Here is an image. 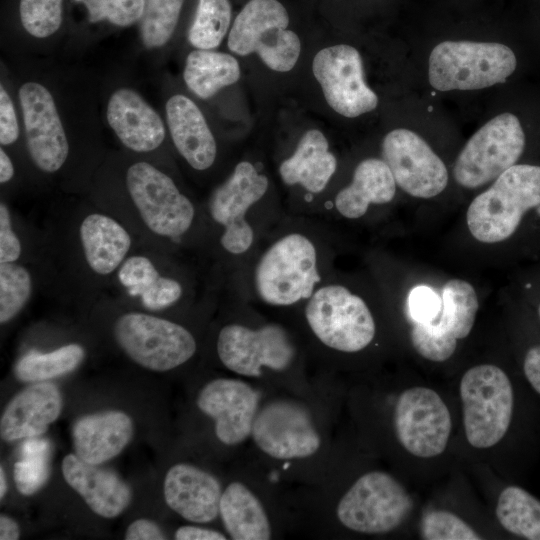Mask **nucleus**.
<instances>
[{
    "label": "nucleus",
    "mask_w": 540,
    "mask_h": 540,
    "mask_svg": "<svg viewBox=\"0 0 540 540\" xmlns=\"http://www.w3.org/2000/svg\"><path fill=\"white\" fill-rule=\"evenodd\" d=\"M317 242L302 231H289L259 255L252 272L255 295L272 307L306 302L324 282Z\"/></svg>",
    "instance_id": "nucleus-1"
},
{
    "label": "nucleus",
    "mask_w": 540,
    "mask_h": 540,
    "mask_svg": "<svg viewBox=\"0 0 540 540\" xmlns=\"http://www.w3.org/2000/svg\"><path fill=\"white\" fill-rule=\"evenodd\" d=\"M540 205V166L513 165L479 194L467 210L470 233L483 243L509 238L525 212Z\"/></svg>",
    "instance_id": "nucleus-2"
},
{
    "label": "nucleus",
    "mask_w": 540,
    "mask_h": 540,
    "mask_svg": "<svg viewBox=\"0 0 540 540\" xmlns=\"http://www.w3.org/2000/svg\"><path fill=\"white\" fill-rule=\"evenodd\" d=\"M516 65L514 52L504 44L444 41L430 53L429 83L439 91L483 89L504 83Z\"/></svg>",
    "instance_id": "nucleus-3"
},
{
    "label": "nucleus",
    "mask_w": 540,
    "mask_h": 540,
    "mask_svg": "<svg viewBox=\"0 0 540 540\" xmlns=\"http://www.w3.org/2000/svg\"><path fill=\"white\" fill-rule=\"evenodd\" d=\"M304 316L314 336L339 352L361 351L375 336V321L366 302L342 284L324 281L305 302Z\"/></svg>",
    "instance_id": "nucleus-4"
},
{
    "label": "nucleus",
    "mask_w": 540,
    "mask_h": 540,
    "mask_svg": "<svg viewBox=\"0 0 540 540\" xmlns=\"http://www.w3.org/2000/svg\"><path fill=\"white\" fill-rule=\"evenodd\" d=\"M289 16L277 0H250L229 31L228 48L239 56L257 53L277 72L294 68L301 52L298 35L288 30Z\"/></svg>",
    "instance_id": "nucleus-5"
},
{
    "label": "nucleus",
    "mask_w": 540,
    "mask_h": 540,
    "mask_svg": "<svg viewBox=\"0 0 540 540\" xmlns=\"http://www.w3.org/2000/svg\"><path fill=\"white\" fill-rule=\"evenodd\" d=\"M460 396L469 444L481 449L497 444L513 412V389L506 373L491 364L474 366L461 378Z\"/></svg>",
    "instance_id": "nucleus-6"
},
{
    "label": "nucleus",
    "mask_w": 540,
    "mask_h": 540,
    "mask_svg": "<svg viewBox=\"0 0 540 540\" xmlns=\"http://www.w3.org/2000/svg\"><path fill=\"white\" fill-rule=\"evenodd\" d=\"M114 337L135 363L158 372L184 364L197 348L195 338L182 325L137 312L117 319Z\"/></svg>",
    "instance_id": "nucleus-7"
},
{
    "label": "nucleus",
    "mask_w": 540,
    "mask_h": 540,
    "mask_svg": "<svg viewBox=\"0 0 540 540\" xmlns=\"http://www.w3.org/2000/svg\"><path fill=\"white\" fill-rule=\"evenodd\" d=\"M524 147L519 119L511 113L499 114L467 141L455 161L454 178L465 188L483 186L515 165Z\"/></svg>",
    "instance_id": "nucleus-8"
},
{
    "label": "nucleus",
    "mask_w": 540,
    "mask_h": 540,
    "mask_svg": "<svg viewBox=\"0 0 540 540\" xmlns=\"http://www.w3.org/2000/svg\"><path fill=\"white\" fill-rule=\"evenodd\" d=\"M412 508L406 489L391 475H362L340 499L336 514L346 528L363 534H383L397 528Z\"/></svg>",
    "instance_id": "nucleus-9"
},
{
    "label": "nucleus",
    "mask_w": 540,
    "mask_h": 540,
    "mask_svg": "<svg viewBox=\"0 0 540 540\" xmlns=\"http://www.w3.org/2000/svg\"><path fill=\"white\" fill-rule=\"evenodd\" d=\"M269 188L266 175L259 173L249 161L239 162L229 178L218 186L209 200L213 221L222 226V248L229 254H247L256 240L249 215Z\"/></svg>",
    "instance_id": "nucleus-10"
},
{
    "label": "nucleus",
    "mask_w": 540,
    "mask_h": 540,
    "mask_svg": "<svg viewBox=\"0 0 540 540\" xmlns=\"http://www.w3.org/2000/svg\"><path fill=\"white\" fill-rule=\"evenodd\" d=\"M217 354L228 370L242 376L259 377L263 368L278 372L287 369L295 359L296 347L279 324L252 328L231 323L218 334Z\"/></svg>",
    "instance_id": "nucleus-11"
},
{
    "label": "nucleus",
    "mask_w": 540,
    "mask_h": 540,
    "mask_svg": "<svg viewBox=\"0 0 540 540\" xmlns=\"http://www.w3.org/2000/svg\"><path fill=\"white\" fill-rule=\"evenodd\" d=\"M128 192L145 225L154 233L176 238L186 233L195 208L174 181L153 165L137 162L126 174Z\"/></svg>",
    "instance_id": "nucleus-12"
},
{
    "label": "nucleus",
    "mask_w": 540,
    "mask_h": 540,
    "mask_svg": "<svg viewBox=\"0 0 540 540\" xmlns=\"http://www.w3.org/2000/svg\"><path fill=\"white\" fill-rule=\"evenodd\" d=\"M394 427L400 444L410 454L431 458L445 450L452 422L439 394L430 388L417 386L405 390L398 397Z\"/></svg>",
    "instance_id": "nucleus-13"
},
{
    "label": "nucleus",
    "mask_w": 540,
    "mask_h": 540,
    "mask_svg": "<svg viewBox=\"0 0 540 540\" xmlns=\"http://www.w3.org/2000/svg\"><path fill=\"white\" fill-rule=\"evenodd\" d=\"M441 311L429 322H415L411 342L425 359L443 362L456 350L457 340L471 332L479 308L473 286L460 279L449 280L442 289Z\"/></svg>",
    "instance_id": "nucleus-14"
},
{
    "label": "nucleus",
    "mask_w": 540,
    "mask_h": 540,
    "mask_svg": "<svg viewBox=\"0 0 540 540\" xmlns=\"http://www.w3.org/2000/svg\"><path fill=\"white\" fill-rule=\"evenodd\" d=\"M312 71L326 102L338 114L354 118L377 107L378 97L364 80L362 59L354 47L337 44L320 50Z\"/></svg>",
    "instance_id": "nucleus-15"
},
{
    "label": "nucleus",
    "mask_w": 540,
    "mask_h": 540,
    "mask_svg": "<svg viewBox=\"0 0 540 540\" xmlns=\"http://www.w3.org/2000/svg\"><path fill=\"white\" fill-rule=\"evenodd\" d=\"M381 153L396 184L409 195L432 198L447 186L445 164L417 133L404 128L390 131L383 138Z\"/></svg>",
    "instance_id": "nucleus-16"
},
{
    "label": "nucleus",
    "mask_w": 540,
    "mask_h": 540,
    "mask_svg": "<svg viewBox=\"0 0 540 540\" xmlns=\"http://www.w3.org/2000/svg\"><path fill=\"white\" fill-rule=\"evenodd\" d=\"M251 434L263 453L279 460L306 458L321 444L308 410L291 400L265 404L255 416Z\"/></svg>",
    "instance_id": "nucleus-17"
},
{
    "label": "nucleus",
    "mask_w": 540,
    "mask_h": 540,
    "mask_svg": "<svg viewBox=\"0 0 540 540\" xmlns=\"http://www.w3.org/2000/svg\"><path fill=\"white\" fill-rule=\"evenodd\" d=\"M26 143L34 164L52 173L61 168L69 153V144L53 96L37 82L19 89Z\"/></svg>",
    "instance_id": "nucleus-18"
},
{
    "label": "nucleus",
    "mask_w": 540,
    "mask_h": 540,
    "mask_svg": "<svg viewBox=\"0 0 540 540\" xmlns=\"http://www.w3.org/2000/svg\"><path fill=\"white\" fill-rule=\"evenodd\" d=\"M259 393L244 381L219 378L199 392L198 408L215 421V433L225 445H237L251 434Z\"/></svg>",
    "instance_id": "nucleus-19"
},
{
    "label": "nucleus",
    "mask_w": 540,
    "mask_h": 540,
    "mask_svg": "<svg viewBox=\"0 0 540 540\" xmlns=\"http://www.w3.org/2000/svg\"><path fill=\"white\" fill-rule=\"evenodd\" d=\"M163 493L166 504L188 521L207 523L219 514L222 495L219 481L194 465H173L166 473Z\"/></svg>",
    "instance_id": "nucleus-20"
},
{
    "label": "nucleus",
    "mask_w": 540,
    "mask_h": 540,
    "mask_svg": "<svg viewBox=\"0 0 540 540\" xmlns=\"http://www.w3.org/2000/svg\"><path fill=\"white\" fill-rule=\"evenodd\" d=\"M62 394L50 382H34L16 394L4 409L0 434L11 442L45 433L61 414Z\"/></svg>",
    "instance_id": "nucleus-21"
},
{
    "label": "nucleus",
    "mask_w": 540,
    "mask_h": 540,
    "mask_svg": "<svg viewBox=\"0 0 540 540\" xmlns=\"http://www.w3.org/2000/svg\"><path fill=\"white\" fill-rule=\"evenodd\" d=\"M62 474L89 508L104 518H115L130 504V487L112 470L68 454L62 461Z\"/></svg>",
    "instance_id": "nucleus-22"
},
{
    "label": "nucleus",
    "mask_w": 540,
    "mask_h": 540,
    "mask_svg": "<svg viewBox=\"0 0 540 540\" xmlns=\"http://www.w3.org/2000/svg\"><path fill=\"white\" fill-rule=\"evenodd\" d=\"M107 121L120 141L136 152H149L164 140L159 114L134 90H116L107 104Z\"/></svg>",
    "instance_id": "nucleus-23"
},
{
    "label": "nucleus",
    "mask_w": 540,
    "mask_h": 540,
    "mask_svg": "<svg viewBox=\"0 0 540 540\" xmlns=\"http://www.w3.org/2000/svg\"><path fill=\"white\" fill-rule=\"evenodd\" d=\"M133 436L130 416L119 410L85 415L72 429L75 454L84 462L100 465L119 455Z\"/></svg>",
    "instance_id": "nucleus-24"
},
{
    "label": "nucleus",
    "mask_w": 540,
    "mask_h": 540,
    "mask_svg": "<svg viewBox=\"0 0 540 540\" xmlns=\"http://www.w3.org/2000/svg\"><path fill=\"white\" fill-rule=\"evenodd\" d=\"M166 119L173 143L186 162L196 170L210 168L217 145L199 107L184 95H173L166 103Z\"/></svg>",
    "instance_id": "nucleus-25"
},
{
    "label": "nucleus",
    "mask_w": 540,
    "mask_h": 540,
    "mask_svg": "<svg viewBox=\"0 0 540 540\" xmlns=\"http://www.w3.org/2000/svg\"><path fill=\"white\" fill-rule=\"evenodd\" d=\"M337 168V160L329 150L325 135L317 130L306 131L293 154L279 166V175L288 185H300L310 194L321 193Z\"/></svg>",
    "instance_id": "nucleus-26"
},
{
    "label": "nucleus",
    "mask_w": 540,
    "mask_h": 540,
    "mask_svg": "<svg viewBox=\"0 0 540 540\" xmlns=\"http://www.w3.org/2000/svg\"><path fill=\"white\" fill-rule=\"evenodd\" d=\"M396 182L388 165L377 158H367L355 168L351 183L335 196L334 207L344 218L364 216L371 204H386L396 193Z\"/></svg>",
    "instance_id": "nucleus-27"
},
{
    "label": "nucleus",
    "mask_w": 540,
    "mask_h": 540,
    "mask_svg": "<svg viewBox=\"0 0 540 540\" xmlns=\"http://www.w3.org/2000/svg\"><path fill=\"white\" fill-rule=\"evenodd\" d=\"M80 238L88 265L101 275L113 272L131 246L126 229L113 218L99 213L90 214L82 221Z\"/></svg>",
    "instance_id": "nucleus-28"
},
{
    "label": "nucleus",
    "mask_w": 540,
    "mask_h": 540,
    "mask_svg": "<svg viewBox=\"0 0 540 540\" xmlns=\"http://www.w3.org/2000/svg\"><path fill=\"white\" fill-rule=\"evenodd\" d=\"M219 514L234 540H268L271 526L257 496L243 483L232 482L222 492Z\"/></svg>",
    "instance_id": "nucleus-29"
},
{
    "label": "nucleus",
    "mask_w": 540,
    "mask_h": 540,
    "mask_svg": "<svg viewBox=\"0 0 540 540\" xmlns=\"http://www.w3.org/2000/svg\"><path fill=\"white\" fill-rule=\"evenodd\" d=\"M183 77L196 96L208 99L239 80L240 66L228 53L196 49L187 56Z\"/></svg>",
    "instance_id": "nucleus-30"
},
{
    "label": "nucleus",
    "mask_w": 540,
    "mask_h": 540,
    "mask_svg": "<svg viewBox=\"0 0 540 540\" xmlns=\"http://www.w3.org/2000/svg\"><path fill=\"white\" fill-rule=\"evenodd\" d=\"M496 516L508 532L540 540V501L517 486H509L497 501Z\"/></svg>",
    "instance_id": "nucleus-31"
},
{
    "label": "nucleus",
    "mask_w": 540,
    "mask_h": 540,
    "mask_svg": "<svg viewBox=\"0 0 540 540\" xmlns=\"http://www.w3.org/2000/svg\"><path fill=\"white\" fill-rule=\"evenodd\" d=\"M85 357L79 344H67L48 353L30 352L21 357L14 373L23 382H42L75 370Z\"/></svg>",
    "instance_id": "nucleus-32"
},
{
    "label": "nucleus",
    "mask_w": 540,
    "mask_h": 540,
    "mask_svg": "<svg viewBox=\"0 0 540 540\" xmlns=\"http://www.w3.org/2000/svg\"><path fill=\"white\" fill-rule=\"evenodd\" d=\"M231 22L229 0H198L195 17L188 31L192 46L212 50L226 36Z\"/></svg>",
    "instance_id": "nucleus-33"
},
{
    "label": "nucleus",
    "mask_w": 540,
    "mask_h": 540,
    "mask_svg": "<svg viewBox=\"0 0 540 540\" xmlns=\"http://www.w3.org/2000/svg\"><path fill=\"white\" fill-rule=\"evenodd\" d=\"M50 456L48 439L37 436L22 443L20 458L14 465V480L21 494L30 496L42 488L49 476Z\"/></svg>",
    "instance_id": "nucleus-34"
},
{
    "label": "nucleus",
    "mask_w": 540,
    "mask_h": 540,
    "mask_svg": "<svg viewBox=\"0 0 540 540\" xmlns=\"http://www.w3.org/2000/svg\"><path fill=\"white\" fill-rule=\"evenodd\" d=\"M184 0H145L140 35L149 48L165 45L177 26Z\"/></svg>",
    "instance_id": "nucleus-35"
},
{
    "label": "nucleus",
    "mask_w": 540,
    "mask_h": 540,
    "mask_svg": "<svg viewBox=\"0 0 540 540\" xmlns=\"http://www.w3.org/2000/svg\"><path fill=\"white\" fill-rule=\"evenodd\" d=\"M32 284L29 272L13 262L0 264V322L14 318L27 303Z\"/></svg>",
    "instance_id": "nucleus-36"
},
{
    "label": "nucleus",
    "mask_w": 540,
    "mask_h": 540,
    "mask_svg": "<svg viewBox=\"0 0 540 540\" xmlns=\"http://www.w3.org/2000/svg\"><path fill=\"white\" fill-rule=\"evenodd\" d=\"M64 0H20L19 17L25 31L36 38L53 35L62 24Z\"/></svg>",
    "instance_id": "nucleus-37"
},
{
    "label": "nucleus",
    "mask_w": 540,
    "mask_h": 540,
    "mask_svg": "<svg viewBox=\"0 0 540 540\" xmlns=\"http://www.w3.org/2000/svg\"><path fill=\"white\" fill-rule=\"evenodd\" d=\"M82 3L92 23L108 21L119 27L130 26L141 20L145 0H74Z\"/></svg>",
    "instance_id": "nucleus-38"
},
{
    "label": "nucleus",
    "mask_w": 540,
    "mask_h": 540,
    "mask_svg": "<svg viewBox=\"0 0 540 540\" xmlns=\"http://www.w3.org/2000/svg\"><path fill=\"white\" fill-rule=\"evenodd\" d=\"M421 536L427 540L481 539L463 519L451 512L443 510H432L423 516Z\"/></svg>",
    "instance_id": "nucleus-39"
},
{
    "label": "nucleus",
    "mask_w": 540,
    "mask_h": 540,
    "mask_svg": "<svg viewBox=\"0 0 540 540\" xmlns=\"http://www.w3.org/2000/svg\"><path fill=\"white\" fill-rule=\"evenodd\" d=\"M159 273L150 259L131 256L118 271V278L132 296H140L158 277Z\"/></svg>",
    "instance_id": "nucleus-40"
},
{
    "label": "nucleus",
    "mask_w": 540,
    "mask_h": 540,
    "mask_svg": "<svg viewBox=\"0 0 540 540\" xmlns=\"http://www.w3.org/2000/svg\"><path fill=\"white\" fill-rule=\"evenodd\" d=\"M182 293V285L177 280L159 276L140 296L146 308L159 310L176 303Z\"/></svg>",
    "instance_id": "nucleus-41"
},
{
    "label": "nucleus",
    "mask_w": 540,
    "mask_h": 540,
    "mask_svg": "<svg viewBox=\"0 0 540 540\" xmlns=\"http://www.w3.org/2000/svg\"><path fill=\"white\" fill-rule=\"evenodd\" d=\"M441 298L429 287L418 286L409 295V312L415 322L429 323L441 311Z\"/></svg>",
    "instance_id": "nucleus-42"
},
{
    "label": "nucleus",
    "mask_w": 540,
    "mask_h": 540,
    "mask_svg": "<svg viewBox=\"0 0 540 540\" xmlns=\"http://www.w3.org/2000/svg\"><path fill=\"white\" fill-rule=\"evenodd\" d=\"M21 254V244L11 226L10 212L3 203L0 205V262H14Z\"/></svg>",
    "instance_id": "nucleus-43"
},
{
    "label": "nucleus",
    "mask_w": 540,
    "mask_h": 540,
    "mask_svg": "<svg viewBox=\"0 0 540 540\" xmlns=\"http://www.w3.org/2000/svg\"><path fill=\"white\" fill-rule=\"evenodd\" d=\"M19 136V126L12 100L1 85L0 87V142L2 145L14 143Z\"/></svg>",
    "instance_id": "nucleus-44"
},
{
    "label": "nucleus",
    "mask_w": 540,
    "mask_h": 540,
    "mask_svg": "<svg viewBox=\"0 0 540 540\" xmlns=\"http://www.w3.org/2000/svg\"><path fill=\"white\" fill-rule=\"evenodd\" d=\"M126 540H163L166 539L160 527L151 520L137 519L125 533Z\"/></svg>",
    "instance_id": "nucleus-45"
},
{
    "label": "nucleus",
    "mask_w": 540,
    "mask_h": 540,
    "mask_svg": "<svg viewBox=\"0 0 540 540\" xmlns=\"http://www.w3.org/2000/svg\"><path fill=\"white\" fill-rule=\"evenodd\" d=\"M177 540H225L226 537L215 530L197 527V526H181L175 532Z\"/></svg>",
    "instance_id": "nucleus-46"
},
{
    "label": "nucleus",
    "mask_w": 540,
    "mask_h": 540,
    "mask_svg": "<svg viewBox=\"0 0 540 540\" xmlns=\"http://www.w3.org/2000/svg\"><path fill=\"white\" fill-rule=\"evenodd\" d=\"M524 372L531 386L540 394V346L533 347L527 352Z\"/></svg>",
    "instance_id": "nucleus-47"
},
{
    "label": "nucleus",
    "mask_w": 540,
    "mask_h": 540,
    "mask_svg": "<svg viewBox=\"0 0 540 540\" xmlns=\"http://www.w3.org/2000/svg\"><path fill=\"white\" fill-rule=\"evenodd\" d=\"M20 536L18 524L10 517L1 514L0 516V539L16 540Z\"/></svg>",
    "instance_id": "nucleus-48"
},
{
    "label": "nucleus",
    "mask_w": 540,
    "mask_h": 540,
    "mask_svg": "<svg viewBox=\"0 0 540 540\" xmlns=\"http://www.w3.org/2000/svg\"><path fill=\"white\" fill-rule=\"evenodd\" d=\"M14 175V168L13 164L9 158V156L6 154V152L1 148L0 150V182L6 183Z\"/></svg>",
    "instance_id": "nucleus-49"
},
{
    "label": "nucleus",
    "mask_w": 540,
    "mask_h": 540,
    "mask_svg": "<svg viewBox=\"0 0 540 540\" xmlns=\"http://www.w3.org/2000/svg\"><path fill=\"white\" fill-rule=\"evenodd\" d=\"M7 491V480L3 467H0V498L2 499Z\"/></svg>",
    "instance_id": "nucleus-50"
},
{
    "label": "nucleus",
    "mask_w": 540,
    "mask_h": 540,
    "mask_svg": "<svg viewBox=\"0 0 540 540\" xmlns=\"http://www.w3.org/2000/svg\"><path fill=\"white\" fill-rule=\"evenodd\" d=\"M539 316H540V306H539Z\"/></svg>",
    "instance_id": "nucleus-51"
}]
</instances>
